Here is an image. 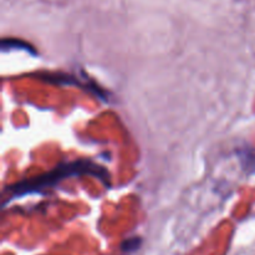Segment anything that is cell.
Wrapping results in <instances>:
<instances>
[{
	"mask_svg": "<svg viewBox=\"0 0 255 255\" xmlns=\"http://www.w3.org/2000/svg\"><path fill=\"white\" fill-rule=\"evenodd\" d=\"M82 174H91V176L99 177L105 184H109L110 177L106 169L89 159H79V161L61 164L49 173L39 176L37 178L24 179L19 183L6 187L5 192H7V196H5L6 199L4 201V206L12 197H22L30 193H37L45 188L56 186L60 181L67 178V177L82 176Z\"/></svg>",
	"mask_w": 255,
	"mask_h": 255,
	"instance_id": "obj_1",
	"label": "cell"
},
{
	"mask_svg": "<svg viewBox=\"0 0 255 255\" xmlns=\"http://www.w3.org/2000/svg\"><path fill=\"white\" fill-rule=\"evenodd\" d=\"M2 51H10V50H22V51H26L31 55H37L36 50L34 49L32 45H30L29 42H26L25 40L21 39H15V37H4L1 40V44H0Z\"/></svg>",
	"mask_w": 255,
	"mask_h": 255,
	"instance_id": "obj_2",
	"label": "cell"
},
{
	"mask_svg": "<svg viewBox=\"0 0 255 255\" xmlns=\"http://www.w3.org/2000/svg\"><path fill=\"white\" fill-rule=\"evenodd\" d=\"M141 246V238H129L122 243L121 249L124 252H133Z\"/></svg>",
	"mask_w": 255,
	"mask_h": 255,
	"instance_id": "obj_3",
	"label": "cell"
}]
</instances>
